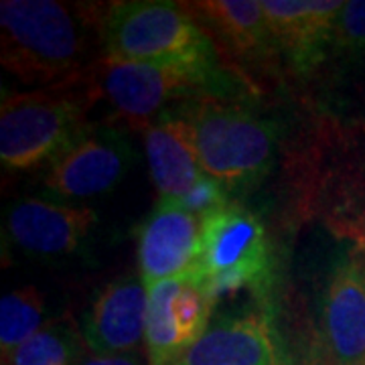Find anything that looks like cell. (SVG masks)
Wrapping results in <instances>:
<instances>
[{"label": "cell", "instance_id": "1", "mask_svg": "<svg viewBox=\"0 0 365 365\" xmlns=\"http://www.w3.org/2000/svg\"><path fill=\"white\" fill-rule=\"evenodd\" d=\"M86 47L83 23L63 2H0V61L19 81L51 88L76 79Z\"/></svg>", "mask_w": 365, "mask_h": 365}, {"label": "cell", "instance_id": "2", "mask_svg": "<svg viewBox=\"0 0 365 365\" xmlns=\"http://www.w3.org/2000/svg\"><path fill=\"white\" fill-rule=\"evenodd\" d=\"M100 37L106 57L122 61L217 66L207 31L179 2H110L100 19Z\"/></svg>", "mask_w": 365, "mask_h": 365}, {"label": "cell", "instance_id": "3", "mask_svg": "<svg viewBox=\"0 0 365 365\" xmlns=\"http://www.w3.org/2000/svg\"><path fill=\"white\" fill-rule=\"evenodd\" d=\"M205 175L227 191L248 189L270 169L276 126L248 108L203 98L185 112Z\"/></svg>", "mask_w": 365, "mask_h": 365}, {"label": "cell", "instance_id": "4", "mask_svg": "<svg viewBox=\"0 0 365 365\" xmlns=\"http://www.w3.org/2000/svg\"><path fill=\"white\" fill-rule=\"evenodd\" d=\"M71 81L45 90L4 93L0 106V160L9 170L49 165L90 122V96Z\"/></svg>", "mask_w": 365, "mask_h": 365}, {"label": "cell", "instance_id": "5", "mask_svg": "<svg viewBox=\"0 0 365 365\" xmlns=\"http://www.w3.org/2000/svg\"><path fill=\"white\" fill-rule=\"evenodd\" d=\"M217 66H160L100 57L88 67L90 100H104L122 126L146 130L169 106L213 88Z\"/></svg>", "mask_w": 365, "mask_h": 365}, {"label": "cell", "instance_id": "6", "mask_svg": "<svg viewBox=\"0 0 365 365\" xmlns=\"http://www.w3.org/2000/svg\"><path fill=\"white\" fill-rule=\"evenodd\" d=\"M193 274L217 300L240 290L256 294L266 290L272 276V252L260 217L234 201L205 217Z\"/></svg>", "mask_w": 365, "mask_h": 365}, {"label": "cell", "instance_id": "7", "mask_svg": "<svg viewBox=\"0 0 365 365\" xmlns=\"http://www.w3.org/2000/svg\"><path fill=\"white\" fill-rule=\"evenodd\" d=\"M132 165L130 140L114 124H88L47 165L45 189L66 201L112 193Z\"/></svg>", "mask_w": 365, "mask_h": 365}, {"label": "cell", "instance_id": "8", "mask_svg": "<svg viewBox=\"0 0 365 365\" xmlns=\"http://www.w3.org/2000/svg\"><path fill=\"white\" fill-rule=\"evenodd\" d=\"M217 299L195 274L148 288L144 349L148 365H177L211 325Z\"/></svg>", "mask_w": 365, "mask_h": 365}, {"label": "cell", "instance_id": "9", "mask_svg": "<svg viewBox=\"0 0 365 365\" xmlns=\"http://www.w3.org/2000/svg\"><path fill=\"white\" fill-rule=\"evenodd\" d=\"M98 213L88 205L26 197L6 211V232L29 256L55 260L73 256L88 242Z\"/></svg>", "mask_w": 365, "mask_h": 365}, {"label": "cell", "instance_id": "10", "mask_svg": "<svg viewBox=\"0 0 365 365\" xmlns=\"http://www.w3.org/2000/svg\"><path fill=\"white\" fill-rule=\"evenodd\" d=\"M148 288L143 276L126 274L106 284L81 319V337L91 353H138L146 339Z\"/></svg>", "mask_w": 365, "mask_h": 365}, {"label": "cell", "instance_id": "11", "mask_svg": "<svg viewBox=\"0 0 365 365\" xmlns=\"http://www.w3.org/2000/svg\"><path fill=\"white\" fill-rule=\"evenodd\" d=\"M327 365H365V264L347 256L329 276L321 304Z\"/></svg>", "mask_w": 365, "mask_h": 365}, {"label": "cell", "instance_id": "12", "mask_svg": "<svg viewBox=\"0 0 365 365\" xmlns=\"http://www.w3.org/2000/svg\"><path fill=\"white\" fill-rule=\"evenodd\" d=\"M201 250V220L179 203L157 201L138 230V268L146 288L193 274Z\"/></svg>", "mask_w": 365, "mask_h": 365}, {"label": "cell", "instance_id": "13", "mask_svg": "<svg viewBox=\"0 0 365 365\" xmlns=\"http://www.w3.org/2000/svg\"><path fill=\"white\" fill-rule=\"evenodd\" d=\"M339 0H262L276 49L297 73H311L333 45Z\"/></svg>", "mask_w": 365, "mask_h": 365}, {"label": "cell", "instance_id": "14", "mask_svg": "<svg viewBox=\"0 0 365 365\" xmlns=\"http://www.w3.org/2000/svg\"><path fill=\"white\" fill-rule=\"evenodd\" d=\"M177 365H290L272 323L260 314L211 323Z\"/></svg>", "mask_w": 365, "mask_h": 365}, {"label": "cell", "instance_id": "15", "mask_svg": "<svg viewBox=\"0 0 365 365\" xmlns=\"http://www.w3.org/2000/svg\"><path fill=\"white\" fill-rule=\"evenodd\" d=\"M143 138L158 201L179 203L205 177L189 120L167 112L143 132Z\"/></svg>", "mask_w": 365, "mask_h": 365}, {"label": "cell", "instance_id": "16", "mask_svg": "<svg viewBox=\"0 0 365 365\" xmlns=\"http://www.w3.org/2000/svg\"><path fill=\"white\" fill-rule=\"evenodd\" d=\"M189 6L237 57L252 61L276 51L262 0H203Z\"/></svg>", "mask_w": 365, "mask_h": 365}, {"label": "cell", "instance_id": "17", "mask_svg": "<svg viewBox=\"0 0 365 365\" xmlns=\"http://www.w3.org/2000/svg\"><path fill=\"white\" fill-rule=\"evenodd\" d=\"M86 343L81 331L69 321H53L16 347L2 364L6 365H76Z\"/></svg>", "mask_w": 365, "mask_h": 365}, {"label": "cell", "instance_id": "18", "mask_svg": "<svg viewBox=\"0 0 365 365\" xmlns=\"http://www.w3.org/2000/svg\"><path fill=\"white\" fill-rule=\"evenodd\" d=\"M45 325V299L37 288L25 287L6 292L0 300L2 359H6Z\"/></svg>", "mask_w": 365, "mask_h": 365}, {"label": "cell", "instance_id": "19", "mask_svg": "<svg viewBox=\"0 0 365 365\" xmlns=\"http://www.w3.org/2000/svg\"><path fill=\"white\" fill-rule=\"evenodd\" d=\"M333 45L341 51H365V0L343 2L335 21Z\"/></svg>", "mask_w": 365, "mask_h": 365}, {"label": "cell", "instance_id": "20", "mask_svg": "<svg viewBox=\"0 0 365 365\" xmlns=\"http://www.w3.org/2000/svg\"><path fill=\"white\" fill-rule=\"evenodd\" d=\"M230 191L223 187L222 182L215 181L213 177L205 175L201 181L197 182L195 187L182 197L179 205L185 207L189 213H193L201 222L213 215L215 211H220L225 205H230Z\"/></svg>", "mask_w": 365, "mask_h": 365}, {"label": "cell", "instance_id": "21", "mask_svg": "<svg viewBox=\"0 0 365 365\" xmlns=\"http://www.w3.org/2000/svg\"><path fill=\"white\" fill-rule=\"evenodd\" d=\"M76 365H148V357L140 353H124V355H100V353H83Z\"/></svg>", "mask_w": 365, "mask_h": 365}, {"label": "cell", "instance_id": "22", "mask_svg": "<svg viewBox=\"0 0 365 365\" xmlns=\"http://www.w3.org/2000/svg\"><path fill=\"white\" fill-rule=\"evenodd\" d=\"M2 365H6V364H2Z\"/></svg>", "mask_w": 365, "mask_h": 365}]
</instances>
